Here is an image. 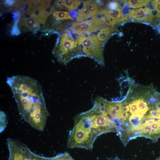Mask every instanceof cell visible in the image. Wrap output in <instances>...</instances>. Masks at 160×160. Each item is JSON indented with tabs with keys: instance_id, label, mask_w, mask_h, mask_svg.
I'll return each instance as SVG.
<instances>
[{
	"instance_id": "6da1fadb",
	"label": "cell",
	"mask_w": 160,
	"mask_h": 160,
	"mask_svg": "<svg viewBox=\"0 0 160 160\" xmlns=\"http://www.w3.org/2000/svg\"><path fill=\"white\" fill-rule=\"evenodd\" d=\"M6 83L22 118L33 128L43 131L49 114L39 82L30 77L17 75L8 78Z\"/></svg>"
},
{
	"instance_id": "7a4b0ae2",
	"label": "cell",
	"mask_w": 160,
	"mask_h": 160,
	"mask_svg": "<svg viewBox=\"0 0 160 160\" xmlns=\"http://www.w3.org/2000/svg\"><path fill=\"white\" fill-rule=\"evenodd\" d=\"M52 53L59 62L65 64L74 58L85 56L77 40L67 33L60 36Z\"/></svg>"
},
{
	"instance_id": "3957f363",
	"label": "cell",
	"mask_w": 160,
	"mask_h": 160,
	"mask_svg": "<svg viewBox=\"0 0 160 160\" xmlns=\"http://www.w3.org/2000/svg\"><path fill=\"white\" fill-rule=\"evenodd\" d=\"M76 40L85 56L93 59L101 66L104 65L103 47L97 36H79Z\"/></svg>"
},
{
	"instance_id": "277c9868",
	"label": "cell",
	"mask_w": 160,
	"mask_h": 160,
	"mask_svg": "<svg viewBox=\"0 0 160 160\" xmlns=\"http://www.w3.org/2000/svg\"><path fill=\"white\" fill-rule=\"evenodd\" d=\"M7 143L9 151L8 160H49V157L34 153L25 144L17 140L8 138Z\"/></svg>"
},
{
	"instance_id": "5b68a950",
	"label": "cell",
	"mask_w": 160,
	"mask_h": 160,
	"mask_svg": "<svg viewBox=\"0 0 160 160\" xmlns=\"http://www.w3.org/2000/svg\"><path fill=\"white\" fill-rule=\"evenodd\" d=\"M105 26L102 20L96 15L90 19L75 22L70 27V30L78 36H85L97 31Z\"/></svg>"
},
{
	"instance_id": "8992f818",
	"label": "cell",
	"mask_w": 160,
	"mask_h": 160,
	"mask_svg": "<svg viewBox=\"0 0 160 160\" xmlns=\"http://www.w3.org/2000/svg\"><path fill=\"white\" fill-rule=\"evenodd\" d=\"M99 6L97 1L87 0L84 1L82 8L77 12L76 21L81 22L95 15L100 9Z\"/></svg>"
},
{
	"instance_id": "52a82bcc",
	"label": "cell",
	"mask_w": 160,
	"mask_h": 160,
	"mask_svg": "<svg viewBox=\"0 0 160 160\" xmlns=\"http://www.w3.org/2000/svg\"><path fill=\"white\" fill-rule=\"evenodd\" d=\"M46 20L36 14H25L20 22L21 28L24 31L32 30L40 27Z\"/></svg>"
},
{
	"instance_id": "ba28073f",
	"label": "cell",
	"mask_w": 160,
	"mask_h": 160,
	"mask_svg": "<svg viewBox=\"0 0 160 160\" xmlns=\"http://www.w3.org/2000/svg\"><path fill=\"white\" fill-rule=\"evenodd\" d=\"M153 11L147 7L136 9L130 10L127 16L137 21L147 22L150 24L156 17L153 16Z\"/></svg>"
},
{
	"instance_id": "9c48e42d",
	"label": "cell",
	"mask_w": 160,
	"mask_h": 160,
	"mask_svg": "<svg viewBox=\"0 0 160 160\" xmlns=\"http://www.w3.org/2000/svg\"><path fill=\"white\" fill-rule=\"evenodd\" d=\"M97 14L108 17L115 25L124 21L128 20L127 17L124 16L121 9L120 7L110 10L107 8L101 9H100Z\"/></svg>"
},
{
	"instance_id": "30bf717a",
	"label": "cell",
	"mask_w": 160,
	"mask_h": 160,
	"mask_svg": "<svg viewBox=\"0 0 160 160\" xmlns=\"http://www.w3.org/2000/svg\"><path fill=\"white\" fill-rule=\"evenodd\" d=\"M118 31L115 27L107 26L102 28L97 35L99 43L103 47L111 35L117 32Z\"/></svg>"
},
{
	"instance_id": "8fae6325",
	"label": "cell",
	"mask_w": 160,
	"mask_h": 160,
	"mask_svg": "<svg viewBox=\"0 0 160 160\" xmlns=\"http://www.w3.org/2000/svg\"><path fill=\"white\" fill-rule=\"evenodd\" d=\"M61 5L70 10L76 9L81 2L80 0H65L59 1Z\"/></svg>"
},
{
	"instance_id": "7c38bea8",
	"label": "cell",
	"mask_w": 160,
	"mask_h": 160,
	"mask_svg": "<svg viewBox=\"0 0 160 160\" xmlns=\"http://www.w3.org/2000/svg\"><path fill=\"white\" fill-rule=\"evenodd\" d=\"M52 15L56 20L66 19L73 20L69 12L66 11H55L53 12Z\"/></svg>"
},
{
	"instance_id": "4fadbf2b",
	"label": "cell",
	"mask_w": 160,
	"mask_h": 160,
	"mask_svg": "<svg viewBox=\"0 0 160 160\" xmlns=\"http://www.w3.org/2000/svg\"><path fill=\"white\" fill-rule=\"evenodd\" d=\"M149 1V0H127L129 7L133 8L147 7Z\"/></svg>"
},
{
	"instance_id": "5bb4252c",
	"label": "cell",
	"mask_w": 160,
	"mask_h": 160,
	"mask_svg": "<svg viewBox=\"0 0 160 160\" xmlns=\"http://www.w3.org/2000/svg\"><path fill=\"white\" fill-rule=\"evenodd\" d=\"M49 160H74L67 152L58 154L55 156L49 157Z\"/></svg>"
},
{
	"instance_id": "9a60e30c",
	"label": "cell",
	"mask_w": 160,
	"mask_h": 160,
	"mask_svg": "<svg viewBox=\"0 0 160 160\" xmlns=\"http://www.w3.org/2000/svg\"><path fill=\"white\" fill-rule=\"evenodd\" d=\"M0 132L1 133L5 129L7 124V119L5 113L2 111H0Z\"/></svg>"
},
{
	"instance_id": "2e32d148",
	"label": "cell",
	"mask_w": 160,
	"mask_h": 160,
	"mask_svg": "<svg viewBox=\"0 0 160 160\" xmlns=\"http://www.w3.org/2000/svg\"><path fill=\"white\" fill-rule=\"evenodd\" d=\"M128 105L129 108V111L128 112L130 113H129V114L136 113L139 110L136 100L131 102Z\"/></svg>"
},
{
	"instance_id": "e0dca14e",
	"label": "cell",
	"mask_w": 160,
	"mask_h": 160,
	"mask_svg": "<svg viewBox=\"0 0 160 160\" xmlns=\"http://www.w3.org/2000/svg\"><path fill=\"white\" fill-rule=\"evenodd\" d=\"M120 7L118 1H109L107 4V9L113 10Z\"/></svg>"
},
{
	"instance_id": "ac0fdd59",
	"label": "cell",
	"mask_w": 160,
	"mask_h": 160,
	"mask_svg": "<svg viewBox=\"0 0 160 160\" xmlns=\"http://www.w3.org/2000/svg\"><path fill=\"white\" fill-rule=\"evenodd\" d=\"M155 9L158 13V17H160V0H154Z\"/></svg>"
},
{
	"instance_id": "d6986e66",
	"label": "cell",
	"mask_w": 160,
	"mask_h": 160,
	"mask_svg": "<svg viewBox=\"0 0 160 160\" xmlns=\"http://www.w3.org/2000/svg\"><path fill=\"white\" fill-rule=\"evenodd\" d=\"M155 160H160V157H159L158 158H157Z\"/></svg>"
}]
</instances>
